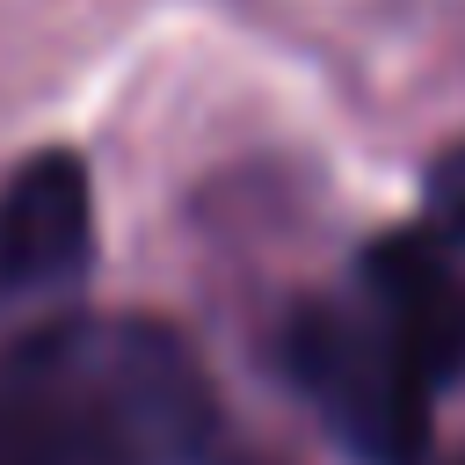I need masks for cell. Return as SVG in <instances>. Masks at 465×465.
Segmentation results:
<instances>
[{"instance_id": "cell-1", "label": "cell", "mask_w": 465, "mask_h": 465, "mask_svg": "<svg viewBox=\"0 0 465 465\" xmlns=\"http://www.w3.org/2000/svg\"><path fill=\"white\" fill-rule=\"evenodd\" d=\"M0 465H232V421L174 327L58 312L0 341Z\"/></svg>"}, {"instance_id": "cell-2", "label": "cell", "mask_w": 465, "mask_h": 465, "mask_svg": "<svg viewBox=\"0 0 465 465\" xmlns=\"http://www.w3.org/2000/svg\"><path fill=\"white\" fill-rule=\"evenodd\" d=\"M283 363L363 465H414L436 392L465 371V283L443 262V240H378L349 291L291 312Z\"/></svg>"}, {"instance_id": "cell-3", "label": "cell", "mask_w": 465, "mask_h": 465, "mask_svg": "<svg viewBox=\"0 0 465 465\" xmlns=\"http://www.w3.org/2000/svg\"><path fill=\"white\" fill-rule=\"evenodd\" d=\"M94 262V182L73 153H36L0 182V312L73 291Z\"/></svg>"}, {"instance_id": "cell-4", "label": "cell", "mask_w": 465, "mask_h": 465, "mask_svg": "<svg viewBox=\"0 0 465 465\" xmlns=\"http://www.w3.org/2000/svg\"><path fill=\"white\" fill-rule=\"evenodd\" d=\"M429 232L436 240H465V145L429 174Z\"/></svg>"}]
</instances>
